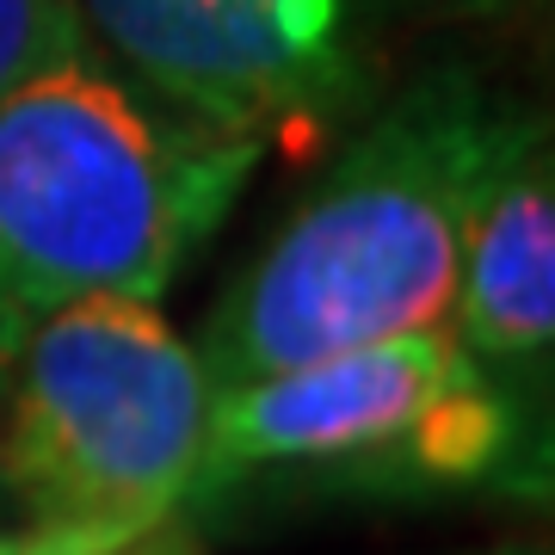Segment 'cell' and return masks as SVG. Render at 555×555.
Masks as SVG:
<instances>
[{
    "label": "cell",
    "mask_w": 555,
    "mask_h": 555,
    "mask_svg": "<svg viewBox=\"0 0 555 555\" xmlns=\"http://www.w3.org/2000/svg\"><path fill=\"white\" fill-rule=\"evenodd\" d=\"M500 130L506 112L463 75L377 112L217 297L192 346L210 389L444 327Z\"/></svg>",
    "instance_id": "1"
},
{
    "label": "cell",
    "mask_w": 555,
    "mask_h": 555,
    "mask_svg": "<svg viewBox=\"0 0 555 555\" xmlns=\"http://www.w3.org/2000/svg\"><path fill=\"white\" fill-rule=\"evenodd\" d=\"M259 155L87 50L25 80L0 100V334L80 297L160 302Z\"/></svg>",
    "instance_id": "2"
},
{
    "label": "cell",
    "mask_w": 555,
    "mask_h": 555,
    "mask_svg": "<svg viewBox=\"0 0 555 555\" xmlns=\"http://www.w3.org/2000/svg\"><path fill=\"white\" fill-rule=\"evenodd\" d=\"M210 377L155 302L80 297L0 334V476L38 550L105 555L192 506Z\"/></svg>",
    "instance_id": "3"
},
{
    "label": "cell",
    "mask_w": 555,
    "mask_h": 555,
    "mask_svg": "<svg viewBox=\"0 0 555 555\" xmlns=\"http://www.w3.org/2000/svg\"><path fill=\"white\" fill-rule=\"evenodd\" d=\"M513 456L506 383L451 327H420L217 389L192 506L284 481L334 494L469 488L494 481Z\"/></svg>",
    "instance_id": "4"
},
{
    "label": "cell",
    "mask_w": 555,
    "mask_h": 555,
    "mask_svg": "<svg viewBox=\"0 0 555 555\" xmlns=\"http://www.w3.org/2000/svg\"><path fill=\"white\" fill-rule=\"evenodd\" d=\"M87 31L192 118L315 149L364 100L371 0H80Z\"/></svg>",
    "instance_id": "5"
},
{
    "label": "cell",
    "mask_w": 555,
    "mask_h": 555,
    "mask_svg": "<svg viewBox=\"0 0 555 555\" xmlns=\"http://www.w3.org/2000/svg\"><path fill=\"white\" fill-rule=\"evenodd\" d=\"M456 346L481 371H531L555 339V167L543 118H506L456 259Z\"/></svg>",
    "instance_id": "6"
},
{
    "label": "cell",
    "mask_w": 555,
    "mask_h": 555,
    "mask_svg": "<svg viewBox=\"0 0 555 555\" xmlns=\"http://www.w3.org/2000/svg\"><path fill=\"white\" fill-rule=\"evenodd\" d=\"M87 50L80 0H0V100Z\"/></svg>",
    "instance_id": "7"
},
{
    "label": "cell",
    "mask_w": 555,
    "mask_h": 555,
    "mask_svg": "<svg viewBox=\"0 0 555 555\" xmlns=\"http://www.w3.org/2000/svg\"><path fill=\"white\" fill-rule=\"evenodd\" d=\"M20 555H62V550L20 543ZM105 555H192V550H179V543H160V531H155V537H137V543H124V550H105Z\"/></svg>",
    "instance_id": "8"
},
{
    "label": "cell",
    "mask_w": 555,
    "mask_h": 555,
    "mask_svg": "<svg viewBox=\"0 0 555 555\" xmlns=\"http://www.w3.org/2000/svg\"><path fill=\"white\" fill-rule=\"evenodd\" d=\"M494 555H543V550H531V543H518V550H494Z\"/></svg>",
    "instance_id": "9"
},
{
    "label": "cell",
    "mask_w": 555,
    "mask_h": 555,
    "mask_svg": "<svg viewBox=\"0 0 555 555\" xmlns=\"http://www.w3.org/2000/svg\"><path fill=\"white\" fill-rule=\"evenodd\" d=\"M0 555H20V543H0Z\"/></svg>",
    "instance_id": "10"
}]
</instances>
